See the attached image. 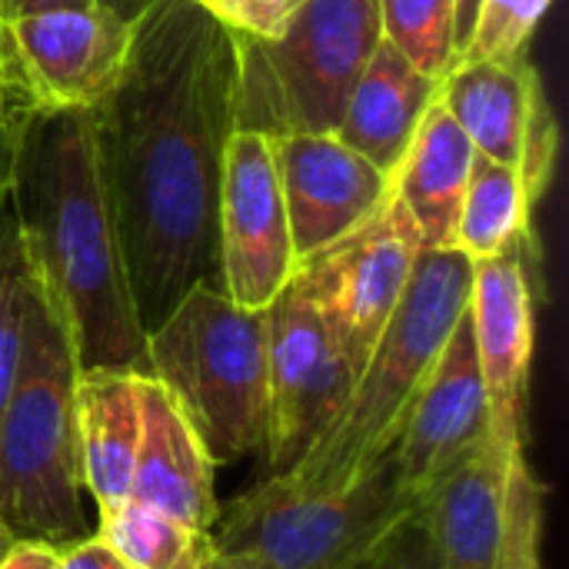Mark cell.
<instances>
[{
	"label": "cell",
	"mask_w": 569,
	"mask_h": 569,
	"mask_svg": "<svg viewBox=\"0 0 569 569\" xmlns=\"http://www.w3.org/2000/svg\"><path fill=\"white\" fill-rule=\"evenodd\" d=\"M233 30L200 0H147L113 90L90 107L103 193L143 333L220 290V183L233 137Z\"/></svg>",
	"instance_id": "obj_1"
},
{
	"label": "cell",
	"mask_w": 569,
	"mask_h": 569,
	"mask_svg": "<svg viewBox=\"0 0 569 569\" xmlns=\"http://www.w3.org/2000/svg\"><path fill=\"white\" fill-rule=\"evenodd\" d=\"M7 200L27 263L70 330L80 373H147V333L103 193L90 110L37 107Z\"/></svg>",
	"instance_id": "obj_2"
},
{
	"label": "cell",
	"mask_w": 569,
	"mask_h": 569,
	"mask_svg": "<svg viewBox=\"0 0 569 569\" xmlns=\"http://www.w3.org/2000/svg\"><path fill=\"white\" fill-rule=\"evenodd\" d=\"M77 377L70 330L30 270L20 367L0 417V527L13 540L60 550L93 533L77 457Z\"/></svg>",
	"instance_id": "obj_3"
},
{
	"label": "cell",
	"mask_w": 569,
	"mask_h": 569,
	"mask_svg": "<svg viewBox=\"0 0 569 569\" xmlns=\"http://www.w3.org/2000/svg\"><path fill=\"white\" fill-rule=\"evenodd\" d=\"M470 287L473 260L463 250H420L410 283L360 367L343 410L283 477L287 483L300 490H340L390 450L417 387L467 313Z\"/></svg>",
	"instance_id": "obj_4"
},
{
	"label": "cell",
	"mask_w": 569,
	"mask_h": 569,
	"mask_svg": "<svg viewBox=\"0 0 569 569\" xmlns=\"http://www.w3.org/2000/svg\"><path fill=\"white\" fill-rule=\"evenodd\" d=\"M270 317L217 287H193L147 333V373L160 380L217 467L263 457L270 433Z\"/></svg>",
	"instance_id": "obj_5"
},
{
	"label": "cell",
	"mask_w": 569,
	"mask_h": 569,
	"mask_svg": "<svg viewBox=\"0 0 569 569\" xmlns=\"http://www.w3.org/2000/svg\"><path fill=\"white\" fill-rule=\"evenodd\" d=\"M380 40V0H300L273 37L233 33V127L267 140L337 133Z\"/></svg>",
	"instance_id": "obj_6"
},
{
	"label": "cell",
	"mask_w": 569,
	"mask_h": 569,
	"mask_svg": "<svg viewBox=\"0 0 569 569\" xmlns=\"http://www.w3.org/2000/svg\"><path fill=\"white\" fill-rule=\"evenodd\" d=\"M417 507L383 453L340 490H300L283 477H263L220 507L210 540L217 553L253 557L270 569H360Z\"/></svg>",
	"instance_id": "obj_7"
},
{
	"label": "cell",
	"mask_w": 569,
	"mask_h": 569,
	"mask_svg": "<svg viewBox=\"0 0 569 569\" xmlns=\"http://www.w3.org/2000/svg\"><path fill=\"white\" fill-rule=\"evenodd\" d=\"M423 243L393 183L383 203L350 233L297 263L293 277L313 300L353 373L367 363L393 317Z\"/></svg>",
	"instance_id": "obj_8"
},
{
	"label": "cell",
	"mask_w": 569,
	"mask_h": 569,
	"mask_svg": "<svg viewBox=\"0 0 569 569\" xmlns=\"http://www.w3.org/2000/svg\"><path fill=\"white\" fill-rule=\"evenodd\" d=\"M270 433L267 477H287L323 437L353 390V367L297 277L267 307Z\"/></svg>",
	"instance_id": "obj_9"
},
{
	"label": "cell",
	"mask_w": 569,
	"mask_h": 569,
	"mask_svg": "<svg viewBox=\"0 0 569 569\" xmlns=\"http://www.w3.org/2000/svg\"><path fill=\"white\" fill-rule=\"evenodd\" d=\"M537 240L490 260H473L467 303L473 353L487 393L490 440L513 453L527 450L530 367L537 343Z\"/></svg>",
	"instance_id": "obj_10"
},
{
	"label": "cell",
	"mask_w": 569,
	"mask_h": 569,
	"mask_svg": "<svg viewBox=\"0 0 569 569\" xmlns=\"http://www.w3.org/2000/svg\"><path fill=\"white\" fill-rule=\"evenodd\" d=\"M297 270L273 147L263 133L233 130L220 183V290L267 310Z\"/></svg>",
	"instance_id": "obj_11"
},
{
	"label": "cell",
	"mask_w": 569,
	"mask_h": 569,
	"mask_svg": "<svg viewBox=\"0 0 569 569\" xmlns=\"http://www.w3.org/2000/svg\"><path fill=\"white\" fill-rule=\"evenodd\" d=\"M483 440H490V413L470 320L463 313L443 353L417 387L387 453L410 497L423 503Z\"/></svg>",
	"instance_id": "obj_12"
},
{
	"label": "cell",
	"mask_w": 569,
	"mask_h": 569,
	"mask_svg": "<svg viewBox=\"0 0 569 569\" xmlns=\"http://www.w3.org/2000/svg\"><path fill=\"white\" fill-rule=\"evenodd\" d=\"M40 107H97L123 73L133 17L110 0L7 20Z\"/></svg>",
	"instance_id": "obj_13"
},
{
	"label": "cell",
	"mask_w": 569,
	"mask_h": 569,
	"mask_svg": "<svg viewBox=\"0 0 569 569\" xmlns=\"http://www.w3.org/2000/svg\"><path fill=\"white\" fill-rule=\"evenodd\" d=\"M270 147L297 263L360 227L390 190V173L337 133H290Z\"/></svg>",
	"instance_id": "obj_14"
},
{
	"label": "cell",
	"mask_w": 569,
	"mask_h": 569,
	"mask_svg": "<svg viewBox=\"0 0 569 569\" xmlns=\"http://www.w3.org/2000/svg\"><path fill=\"white\" fill-rule=\"evenodd\" d=\"M130 500L163 510L203 533L213 530L220 513L217 460L173 393L150 373H140V447Z\"/></svg>",
	"instance_id": "obj_15"
},
{
	"label": "cell",
	"mask_w": 569,
	"mask_h": 569,
	"mask_svg": "<svg viewBox=\"0 0 569 569\" xmlns=\"http://www.w3.org/2000/svg\"><path fill=\"white\" fill-rule=\"evenodd\" d=\"M543 80L530 57L457 60L437 87L440 103L477 153L517 170Z\"/></svg>",
	"instance_id": "obj_16"
},
{
	"label": "cell",
	"mask_w": 569,
	"mask_h": 569,
	"mask_svg": "<svg viewBox=\"0 0 569 569\" xmlns=\"http://www.w3.org/2000/svg\"><path fill=\"white\" fill-rule=\"evenodd\" d=\"M513 453L500 450L493 440H483L423 500L443 569H497L503 540L507 467Z\"/></svg>",
	"instance_id": "obj_17"
},
{
	"label": "cell",
	"mask_w": 569,
	"mask_h": 569,
	"mask_svg": "<svg viewBox=\"0 0 569 569\" xmlns=\"http://www.w3.org/2000/svg\"><path fill=\"white\" fill-rule=\"evenodd\" d=\"M140 447V373L90 370L77 377V457L97 520L130 500Z\"/></svg>",
	"instance_id": "obj_18"
},
{
	"label": "cell",
	"mask_w": 569,
	"mask_h": 569,
	"mask_svg": "<svg viewBox=\"0 0 569 569\" xmlns=\"http://www.w3.org/2000/svg\"><path fill=\"white\" fill-rule=\"evenodd\" d=\"M437 87L440 80L420 73L390 40H380L347 100L337 137L383 173H393L437 100Z\"/></svg>",
	"instance_id": "obj_19"
},
{
	"label": "cell",
	"mask_w": 569,
	"mask_h": 569,
	"mask_svg": "<svg viewBox=\"0 0 569 569\" xmlns=\"http://www.w3.org/2000/svg\"><path fill=\"white\" fill-rule=\"evenodd\" d=\"M473 153V143L437 97L427 107L403 160L390 173V183L413 217L427 250L457 247V223Z\"/></svg>",
	"instance_id": "obj_20"
},
{
	"label": "cell",
	"mask_w": 569,
	"mask_h": 569,
	"mask_svg": "<svg viewBox=\"0 0 569 569\" xmlns=\"http://www.w3.org/2000/svg\"><path fill=\"white\" fill-rule=\"evenodd\" d=\"M527 240H533V207L523 193L520 173L473 153L457 223V250L470 260H490Z\"/></svg>",
	"instance_id": "obj_21"
},
{
	"label": "cell",
	"mask_w": 569,
	"mask_h": 569,
	"mask_svg": "<svg viewBox=\"0 0 569 569\" xmlns=\"http://www.w3.org/2000/svg\"><path fill=\"white\" fill-rule=\"evenodd\" d=\"M93 533L127 569H200L213 553L210 533L137 500H127L113 513L100 517Z\"/></svg>",
	"instance_id": "obj_22"
},
{
	"label": "cell",
	"mask_w": 569,
	"mask_h": 569,
	"mask_svg": "<svg viewBox=\"0 0 569 569\" xmlns=\"http://www.w3.org/2000/svg\"><path fill=\"white\" fill-rule=\"evenodd\" d=\"M380 27L383 40L433 80L457 63V0H380Z\"/></svg>",
	"instance_id": "obj_23"
},
{
	"label": "cell",
	"mask_w": 569,
	"mask_h": 569,
	"mask_svg": "<svg viewBox=\"0 0 569 569\" xmlns=\"http://www.w3.org/2000/svg\"><path fill=\"white\" fill-rule=\"evenodd\" d=\"M543 483L530 470L527 450H517L507 467L503 540L497 569H543Z\"/></svg>",
	"instance_id": "obj_24"
},
{
	"label": "cell",
	"mask_w": 569,
	"mask_h": 569,
	"mask_svg": "<svg viewBox=\"0 0 569 569\" xmlns=\"http://www.w3.org/2000/svg\"><path fill=\"white\" fill-rule=\"evenodd\" d=\"M30 263L13 223L10 200L0 203V417L10 400L17 367H20V340H23V300H27Z\"/></svg>",
	"instance_id": "obj_25"
},
{
	"label": "cell",
	"mask_w": 569,
	"mask_h": 569,
	"mask_svg": "<svg viewBox=\"0 0 569 569\" xmlns=\"http://www.w3.org/2000/svg\"><path fill=\"white\" fill-rule=\"evenodd\" d=\"M553 0H480L470 43L457 60H513L530 53V40Z\"/></svg>",
	"instance_id": "obj_26"
},
{
	"label": "cell",
	"mask_w": 569,
	"mask_h": 569,
	"mask_svg": "<svg viewBox=\"0 0 569 569\" xmlns=\"http://www.w3.org/2000/svg\"><path fill=\"white\" fill-rule=\"evenodd\" d=\"M37 107H40V100L27 80V70L13 50V40L7 37L0 43V203L10 193L20 143H23L27 123L37 113Z\"/></svg>",
	"instance_id": "obj_27"
},
{
	"label": "cell",
	"mask_w": 569,
	"mask_h": 569,
	"mask_svg": "<svg viewBox=\"0 0 569 569\" xmlns=\"http://www.w3.org/2000/svg\"><path fill=\"white\" fill-rule=\"evenodd\" d=\"M360 569H443L423 503L387 530Z\"/></svg>",
	"instance_id": "obj_28"
},
{
	"label": "cell",
	"mask_w": 569,
	"mask_h": 569,
	"mask_svg": "<svg viewBox=\"0 0 569 569\" xmlns=\"http://www.w3.org/2000/svg\"><path fill=\"white\" fill-rule=\"evenodd\" d=\"M233 33L273 37L300 0H200Z\"/></svg>",
	"instance_id": "obj_29"
},
{
	"label": "cell",
	"mask_w": 569,
	"mask_h": 569,
	"mask_svg": "<svg viewBox=\"0 0 569 569\" xmlns=\"http://www.w3.org/2000/svg\"><path fill=\"white\" fill-rule=\"evenodd\" d=\"M57 569H127V563L97 533H90L70 547H60Z\"/></svg>",
	"instance_id": "obj_30"
},
{
	"label": "cell",
	"mask_w": 569,
	"mask_h": 569,
	"mask_svg": "<svg viewBox=\"0 0 569 569\" xmlns=\"http://www.w3.org/2000/svg\"><path fill=\"white\" fill-rule=\"evenodd\" d=\"M57 563H60L57 547L37 543V540H17L0 569H57Z\"/></svg>",
	"instance_id": "obj_31"
},
{
	"label": "cell",
	"mask_w": 569,
	"mask_h": 569,
	"mask_svg": "<svg viewBox=\"0 0 569 569\" xmlns=\"http://www.w3.org/2000/svg\"><path fill=\"white\" fill-rule=\"evenodd\" d=\"M97 0H0V20H17V17H30V13H47V10H77V7H90Z\"/></svg>",
	"instance_id": "obj_32"
},
{
	"label": "cell",
	"mask_w": 569,
	"mask_h": 569,
	"mask_svg": "<svg viewBox=\"0 0 569 569\" xmlns=\"http://www.w3.org/2000/svg\"><path fill=\"white\" fill-rule=\"evenodd\" d=\"M477 13H480V0H457V27H453V50H457V57L470 43Z\"/></svg>",
	"instance_id": "obj_33"
},
{
	"label": "cell",
	"mask_w": 569,
	"mask_h": 569,
	"mask_svg": "<svg viewBox=\"0 0 569 569\" xmlns=\"http://www.w3.org/2000/svg\"><path fill=\"white\" fill-rule=\"evenodd\" d=\"M200 569H270L263 567L260 560H253V557H233V553H210V560L203 563Z\"/></svg>",
	"instance_id": "obj_34"
},
{
	"label": "cell",
	"mask_w": 569,
	"mask_h": 569,
	"mask_svg": "<svg viewBox=\"0 0 569 569\" xmlns=\"http://www.w3.org/2000/svg\"><path fill=\"white\" fill-rule=\"evenodd\" d=\"M13 543H17V540H13V537H10V533H7V530L0 527V563L7 560V553L13 550Z\"/></svg>",
	"instance_id": "obj_35"
},
{
	"label": "cell",
	"mask_w": 569,
	"mask_h": 569,
	"mask_svg": "<svg viewBox=\"0 0 569 569\" xmlns=\"http://www.w3.org/2000/svg\"><path fill=\"white\" fill-rule=\"evenodd\" d=\"M7 37H10V30H7V23H3V20H0V43H3V40H7Z\"/></svg>",
	"instance_id": "obj_36"
}]
</instances>
